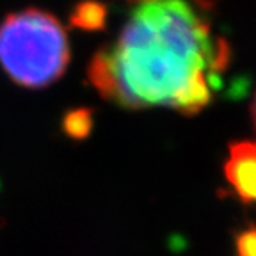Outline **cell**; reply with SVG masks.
<instances>
[{
    "instance_id": "obj_6",
    "label": "cell",
    "mask_w": 256,
    "mask_h": 256,
    "mask_svg": "<svg viewBox=\"0 0 256 256\" xmlns=\"http://www.w3.org/2000/svg\"><path fill=\"white\" fill-rule=\"evenodd\" d=\"M235 254L236 256H256V226L242 228L235 235Z\"/></svg>"
},
{
    "instance_id": "obj_5",
    "label": "cell",
    "mask_w": 256,
    "mask_h": 256,
    "mask_svg": "<svg viewBox=\"0 0 256 256\" xmlns=\"http://www.w3.org/2000/svg\"><path fill=\"white\" fill-rule=\"evenodd\" d=\"M62 130L70 139L82 140L92 130V110L91 108H73L62 118Z\"/></svg>"
},
{
    "instance_id": "obj_3",
    "label": "cell",
    "mask_w": 256,
    "mask_h": 256,
    "mask_svg": "<svg viewBox=\"0 0 256 256\" xmlns=\"http://www.w3.org/2000/svg\"><path fill=\"white\" fill-rule=\"evenodd\" d=\"M222 174L242 203L256 206V140L242 139L230 142Z\"/></svg>"
},
{
    "instance_id": "obj_2",
    "label": "cell",
    "mask_w": 256,
    "mask_h": 256,
    "mask_svg": "<svg viewBox=\"0 0 256 256\" xmlns=\"http://www.w3.org/2000/svg\"><path fill=\"white\" fill-rule=\"evenodd\" d=\"M72 59L68 34L52 12L28 8L0 22V68L27 89L52 86Z\"/></svg>"
},
{
    "instance_id": "obj_4",
    "label": "cell",
    "mask_w": 256,
    "mask_h": 256,
    "mask_svg": "<svg viewBox=\"0 0 256 256\" xmlns=\"http://www.w3.org/2000/svg\"><path fill=\"white\" fill-rule=\"evenodd\" d=\"M108 8L100 0H82L72 9L70 22L75 28L88 32L104 30L107 25Z\"/></svg>"
},
{
    "instance_id": "obj_1",
    "label": "cell",
    "mask_w": 256,
    "mask_h": 256,
    "mask_svg": "<svg viewBox=\"0 0 256 256\" xmlns=\"http://www.w3.org/2000/svg\"><path fill=\"white\" fill-rule=\"evenodd\" d=\"M116 40L88 66L104 100L130 110L166 107L200 114L232 64V46L214 27L212 0H124Z\"/></svg>"
},
{
    "instance_id": "obj_7",
    "label": "cell",
    "mask_w": 256,
    "mask_h": 256,
    "mask_svg": "<svg viewBox=\"0 0 256 256\" xmlns=\"http://www.w3.org/2000/svg\"><path fill=\"white\" fill-rule=\"evenodd\" d=\"M251 120L256 128V94H254V100H252V104H251Z\"/></svg>"
}]
</instances>
